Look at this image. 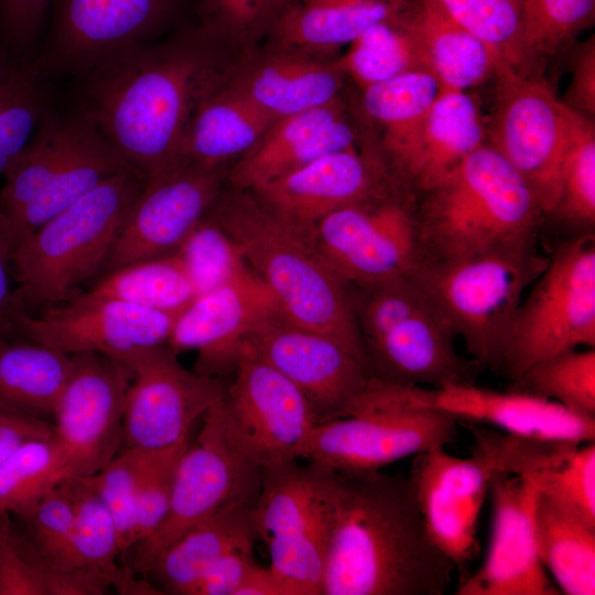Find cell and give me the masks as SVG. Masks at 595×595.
I'll list each match as a JSON object with an SVG mask.
<instances>
[{"label": "cell", "mask_w": 595, "mask_h": 595, "mask_svg": "<svg viewBox=\"0 0 595 595\" xmlns=\"http://www.w3.org/2000/svg\"><path fill=\"white\" fill-rule=\"evenodd\" d=\"M536 537L541 563L560 594H595V526L539 494Z\"/></svg>", "instance_id": "cell-37"}, {"label": "cell", "mask_w": 595, "mask_h": 595, "mask_svg": "<svg viewBox=\"0 0 595 595\" xmlns=\"http://www.w3.org/2000/svg\"><path fill=\"white\" fill-rule=\"evenodd\" d=\"M441 89L426 68L412 69L363 89V109L382 131L383 150L393 173L412 150Z\"/></svg>", "instance_id": "cell-35"}, {"label": "cell", "mask_w": 595, "mask_h": 595, "mask_svg": "<svg viewBox=\"0 0 595 595\" xmlns=\"http://www.w3.org/2000/svg\"><path fill=\"white\" fill-rule=\"evenodd\" d=\"M54 435L44 419L22 414L0 405V463L21 445Z\"/></svg>", "instance_id": "cell-56"}, {"label": "cell", "mask_w": 595, "mask_h": 595, "mask_svg": "<svg viewBox=\"0 0 595 595\" xmlns=\"http://www.w3.org/2000/svg\"><path fill=\"white\" fill-rule=\"evenodd\" d=\"M529 289L507 328L496 367L512 381L556 354L594 348V237L581 235L560 245Z\"/></svg>", "instance_id": "cell-9"}, {"label": "cell", "mask_w": 595, "mask_h": 595, "mask_svg": "<svg viewBox=\"0 0 595 595\" xmlns=\"http://www.w3.org/2000/svg\"><path fill=\"white\" fill-rule=\"evenodd\" d=\"M413 398L420 405L443 410L461 421L491 425L517 437L575 444L595 441V416L516 388L498 391L459 382L437 389L415 387Z\"/></svg>", "instance_id": "cell-25"}, {"label": "cell", "mask_w": 595, "mask_h": 595, "mask_svg": "<svg viewBox=\"0 0 595 595\" xmlns=\"http://www.w3.org/2000/svg\"><path fill=\"white\" fill-rule=\"evenodd\" d=\"M255 541H246L225 553L204 574L194 595H236L256 564Z\"/></svg>", "instance_id": "cell-54"}, {"label": "cell", "mask_w": 595, "mask_h": 595, "mask_svg": "<svg viewBox=\"0 0 595 595\" xmlns=\"http://www.w3.org/2000/svg\"><path fill=\"white\" fill-rule=\"evenodd\" d=\"M548 261L533 235L467 256L422 259L409 275L473 363L496 369L512 316Z\"/></svg>", "instance_id": "cell-6"}, {"label": "cell", "mask_w": 595, "mask_h": 595, "mask_svg": "<svg viewBox=\"0 0 595 595\" xmlns=\"http://www.w3.org/2000/svg\"><path fill=\"white\" fill-rule=\"evenodd\" d=\"M72 584L73 570L48 565L0 510V595H69Z\"/></svg>", "instance_id": "cell-45"}, {"label": "cell", "mask_w": 595, "mask_h": 595, "mask_svg": "<svg viewBox=\"0 0 595 595\" xmlns=\"http://www.w3.org/2000/svg\"><path fill=\"white\" fill-rule=\"evenodd\" d=\"M15 248L9 220L0 209V335L9 336L17 331V315L12 277V255Z\"/></svg>", "instance_id": "cell-57"}, {"label": "cell", "mask_w": 595, "mask_h": 595, "mask_svg": "<svg viewBox=\"0 0 595 595\" xmlns=\"http://www.w3.org/2000/svg\"><path fill=\"white\" fill-rule=\"evenodd\" d=\"M561 101L570 109L593 118L595 113V40L580 44L572 64V76Z\"/></svg>", "instance_id": "cell-55"}, {"label": "cell", "mask_w": 595, "mask_h": 595, "mask_svg": "<svg viewBox=\"0 0 595 595\" xmlns=\"http://www.w3.org/2000/svg\"><path fill=\"white\" fill-rule=\"evenodd\" d=\"M167 344L113 358L132 374L123 412L121 450H160L188 435L224 397L226 382L188 370Z\"/></svg>", "instance_id": "cell-15"}, {"label": "cell", "mask_w": 595, "mask_h": 595, "mask_svg": "<svg viewBox=\"0 0 595 595\" xmlns=\"http://www.w3.org/2000/svg\"><path fill=\"white\" fill-rule=\"evenodd\" d=\"M273 121L232 85H220L213 69L195 100L183 163L224 167L246 154Z\"/></svg>", "instance_id": "cell-29"}, {"label": "cell", "mask_w": 595, "mask_h": 595, "mask_svg": "<svg viewBox=\"0 0 595 595\" xmlns=\"http://www.w3.org/2000/svg\"><path fill=\"white\" fill-rule=\"evenodd\" d=\"M253 516L269 566L302 595H322L326 524L317 467L295 461L263 469Z\"/></svg>", "instance_id": "cell-16"}, {"label": "cell", "mask_w": 595, "mask_h": 595, "mask_svg": "<svg viewBox=\"0 0 595 595\" xmlns=\"http://www.w3.org/2000/svg\"><path fill=\"white\" fill-rule=\"evenodd\" d=\"M402 18L424 67L436 77L442 90L468 91L495 76L502 62L435 0H411Z\"/></svg>", "instance_id": "cell-31"}, {"label": "cell", "mask_w": 595, "mask_h": 595, "mask_svg": "<svg viewBox=\"0 0 595 595\" xmlns=\"http://www.w3.org/2000/svg\"><path fill=\"white\" fill-rule=\"evenodd\" d=\"M457 23L487 44L499 58L529 74L523 46L522 0H435Z\"/></svg>", "instance_id": "cell-43"}, {"label": "cell", "mask_w": 595, "mask_h": 595, "mask_svg": "<svg viewBox=\"0 0 595 595\" xmlns=\"http://www.w3.org/2000/svg\"><path fill=\"white\" fill-rule=\"evenodd\" d=\"M513 388L553 400L576 413L595 416V350L570 349L542 360Z\"/></svg>", "instance_id": "cell-44"}, {"label": "cell", "mask_w": 595, "mask_h": 595, "mask_svg": "<svg viewBox=\"0 0 595 595\" xmlns=\"http://www.w3.org/2000/svg\"><path fill=\"white\" fill-rule=\"evenodd\" d=\"M279 311L269 288L246 266L228 282L196 296L178 314L167 345L177 354L196 350L194 370L224 380L231 375L248 335Z\"/></svg>", "instance_id": "cell-23"}, {"label": "cell", "mask_w": 595, "mask_h": 595, "mask_svg": "<svg viewBox=\"0 0 595 595\" xmlns=\"http://www.w3.org/2000/svg\"><path fill=\"white\" fill-rule=\"evenodd\" d=\"M344 75L337 62L293 50L257 61L229 84L277 120L339 100Z\"/></svg>", "instance_id": "cell-30"}, {"label": "cell", "mask_w": 595, "mask_h": 595, "mask_svg": "<svg viewBox=\"0 0 595 595\" xmlns=\"http://www.w3.org/2000/svg\"><path fill=\"white\" fill-rule=\"evenodd\" d=\"M402 12L368 28L337 61L344 74L361 89L412 69L425 68Z\"/></svg>", "instance_id": "cell-41"}, {"label": "cell", "mask_w": 595, "mask_h": 595, "mask_svg": "<svg viewBox=\"0 0 595 595\" xmlns=\"http://www.w3.org/2000/svg\"><path fill=\"white\" fill-rule=\"evenodd\" d=\"M153 451L137 447L123 448L98 473L91 475L112 515L120 554L131 551L138 541L139 485Z\"/></svg>", "instance_id": "cell-49"}, {"label": "cell", "mask_w": 595, "mask_h": 595, "mask_svg": "<svg viewBox=\"0 0 595 595\" xmlns=\"http://www.w3.org/2000/svg\"><path fill=\"white\" fill-rule=\"evenodd\" d=\"M461 420L418 404L413 386L372 376L353 415L317 424L302 458L335 470H380L422 452L445 447Z\"/></svg>", "instance_id": "cell-8"}, {"label": "cell", "mask_w": 595, "mask_h": 595, "mask_svg": "<svg viewBox=\"0 0 595 595\" xmlns=\"http://www.w3.org/2000/svg\"><path fill=\"white\" fill-rule=\"evenodd\" d=\"M53 0H0V44L33 60Z\"/></svg>", "instance_id": "cell-53"}, {"label": "cell", "mask_w": 595, "mask_h": 595, "mask_svg": "<svg viewBox=\"0 0 595 595\" xmlns=\"http://www.w3.org/2000/svg\"><path fill=\"white\" fill-rule=\"evenodd\" d=\"M357 132L340 100L274 120L227 173L238 191L255 188L329 152L356 145Z\"/></svg>", "instance_id": "cell-27"}, {"label": "cell", "mask_w": 595, "mask_h": 595, "mask_svg": "<svg viewBox=\"0 0 595 595\" xmlns=\"http://www.w3.org/2000/svg\"><path fill=\"white\" fill-rule=\"evenodd\" d=\"M552 215L573 226L595 221V126L593 118L576 115L560 175V191Z\"/></svg>", "instance_id": "cell-46"}, {"label": "cell", "mask_w": 595, "mask_h": 595, "mask_svg": "<svg viewBox=\"0 0 595 595\" xmlns=\"http://www.w3.org/2000/svg\"><path fill=\"white\" fill-rule=\"evenodd\" d=\"M74 512L73 556L77 567L94 569L108 576L121 594H160L149 582L136 578L130 566H119L118 536L112 515L93 476L63 480Z\"/></svg>", "instance_id": "cell-36"}, {"label": "cell", "mask_w": 595, "mask_h": 595, "mask_svg": "<svg viewBox=\"0 0 595 595\" xmlns=\"http://www.w3.org/2000/svg\"><path fill=\"white\" fill-rule=\"evenodd\" d=\"M131 370L100 353L73 355V368L55 405L54 436L66 458V478L98 473L120 451Z\"/></svg>", "instance_id": "cell-18"}, {"label": "cell", "mask_w": 595, "mask_h": 595, "mask_svg": "<svg viewBox=\"0 0 595 595\" xmlns=\"http://www.w3.org/2000/svg\"><path fill=\"white\" fill-rule=\"evenodd\" d=\"M23 521L25 536L48 565L60 570L80 569L73 556L74 512L63 480L48 490Z\"/></svg>", "instance_id": "cell-50"}, {"label": "cell", "mask_w": 595, "mask_h": 595, "mask_svg": "<svg viewBox=\"0 0 595 595\" xmlns=\"http://www.w3.org/2000/svg\"><path fill=\"white\" fill-rule=\"evenodd\" d=\"M422 195L416 219L424 260L467 256L537 235L544 215L527 183L488 142Z\"/></svg>", "instance_id": "cell-4"}, {"label": "cell", "mask_w": 595, "mask_h": 595, "mask_svg": "<svg viewBox=\"0 0 595 595\" xmlns=\"http://www.w3.org/2000/svg\"><path fill=\"white\" fill-rule=\"evenodd\" d=\"M354 296L374 377L430 389L473 382L476 365L458 355L455 335L410 275L357 289Z\"/></svg>", "instance_id": "cell-7"}, {"label": "cell", "mask_w": 595, "mask_h": 595, "mask_svg": "<svg viewBox=\"0 0 595 595\" xmlns=\"http://www.w3.org/2000/svg\"><path fill=\"white\" fill-rule=\"evenodd\" d=\"M143 184L133 170L113 175L15 246L12 277L19 312L36 314L66 302L102 271Z\"/></svg>", "instance_id": "cell-5"}, {"label": "cell", "mask_w": 595, "mask_h": 595, "mask_svg": "<svg viewBox=\"0 0 595 595\" xmlns=\"http://www.w3.org/2000/svg\"><path fill=\"white\" fill-rule=\"evenodd\" d=\"M495 105L486 142L517 171L543 214H553L563 160L578 112L542 79L501 62L495 73Z\"/></svg>", "instance_id": "cell-10"}, {"label": "cell", "mask_w": 595, "mask_h": 595, "mask_svg": "<svg viewBox=\"0 0 595 595\" xmlns=\"http://www.w3.org/2000/svg\"><path fill=\"white\" fill-rule=\"evenodd\" d=\"M236 595H302L301 591L270 566H252Z\"/></svg>", "instance_id": "cell-58"}, {"label": "cell", "mask_w": 595, "mask_h": 595, "mask_svg": "<svg viewBox=\"0 0 595 595\" xmlns=\"http://www.w3.org/2000/svg\"><path fill=\"white\" fill-rule=\"evenodd\" d=\"M205 34L131 47L79 79L78 106L144 182L184 164L195 100L214 69Z\"/></svg>", "instance_id": "cell-2"}, {"label": "cell", "mask_w": 595, "mask_h": 595, "mask_svg": "<svg viewBox=\"0 0 595 595\" xmlns=\"http://www.w3.org/2000/svg\"><path fill=\"white\" fill-rule=\"evenodd\" d=\"M178 314L76 293L36 314L19 312L17 331L62 353L110 357L167 344Z\"/></svg>", "instance_id": "cell-20"}, {"label": "cell", "mask_w": 595, "mask_h": 595, "mask_svg": "<svg viewBox=\"0 0 595 595\" xmlns=\"http://www.w3.org/2000/svg\"><path fill=\"white\" fill-rule=\"evenodd\" d=\"M253 504L229 506L194 526L161 551L144 575L162 594L194 595L209 567L225 553L258 537Z\"/></svg>", "instance_id": "cell-32"}, {"label": "cell", "mask_w": 595, "mask_h": 595, "mask_svg": "<svg viewBox=\"0 0 595 595\" xmlns=\"http://www.w3.org/2000/svg\"><path fill=\"white\" fill-rule=\"evenodd\" d=\"M224 177V167L185 163L145 181L102 271L175 252L215 204Z\"/></svg>", "instance_id": "cell-19"}, {"label": "cell", "mask_w": 595, "mask_h": 595, "mask_svg": "<svg viewBox=\"0 0 595 595\" xmlns=\"http://www.w3.org/2000/svg\"><path fill=\"white\" fill-rule=\"evenodd\" d=\"M483 451L495 470L530 482L540 495L595 526V442H548L490 431Z\"/></svg>", "instance_id": "cell-26"}, {"label": "cell", "mask_w": 595, "mask_h": 595, "mask_svg": "<svg viewBox=\"0 0 595 595\" xmlns=\"http://www.w3.org/2000/svg\"><path fill=\"white\" fill-rule=\"evenodd\" d=\"M523 46L530 60L553 55L595 19V0H522Z\"/></svg>", "instance_id": "cell-48"}, {"label": "cell", "mask_w": 595, "mask_h": 595, "mask_svg": "<svg viewBox=\"0 0 595 595\" xmlns=\"http://www.w3.org/2000/svg\"><path fill=\"white\" fill-rule=\"evenodd\" d=\"M315 466L326 524L322 595L447 591L455 566L430 539L409 476Z\"/></svg>", "instance_id": "cell-1"}, {"label": "cell", "mask_w": 595, "mask_h": 595, "mask_svg": "<svg viewBox=\"0 0 595 595\" xmlns=\"http://www.w3.org/2000/svg\"><path fill=\"white\" fill-rule=\"evenodd\" d=\"M181 0H53L50 25L33 58L45 80L83 78L104 61L149 43Z\"/></svg>", "instance_id": "cell-14"}, {"label": "cell", "mask_w": 595, "mask_h": 595, "mask_svg": "<svg viewBox=\"0 0 595 595\" xmlns=\"http://www.w3.org/2000/svg\"><path fill=\"white\" fill-rule=\"evenodd\" d=\"M129 170L133 169L98 130L10 223L15 246L104 181Z\"/></svg>", "instance_id": "cell-38"}, {"label": "cell", "mask_w": 595, "mask_h": 595, "mask_svg": "<svg viewBox=\"0 0 595 595\" xmlns=\"http://www.w3.org/2000/svg\"><path fill=\"white\" fill-rule=\"evenodd\" d=\"M209 214L269 288L283 316L336 338L366 360L350 286L312 239L245 191L220 192Z\"/></svg>", "instance_id": "cell-3"}, {"label": "cell", "mask_w": 595, "mask_h": 595, "mask_svg": "<svg viewBox=\"0 0 595 595\" xmlns=\"http://www.w3.org/2000/svg\"><path fill=\"white\" fill-rule=\"evenodd\" d=\"M175 252L197 296L228 282L247 266L231 238L209 212Z\"/></svg>", "instance_id": "cell-47"}, {"label": "cell", "mask_w": 595, "mask_h": 595, "mask_svg": "<svg viewBox=\"0 0 595 595\" xmlns=\"http://www.w3.org/2000/svg\"><path fill=\"white\" fill-rule=\"evenodd\" d=\"M64 451L53 435L30 441L0 463V510L25 519L66 478Z\"/></svg>", "instance_id": "cell-42"}, {"label": "cell", "mask_w": 595, "mask_h": 595, "mask_svg": "<svg viewBox=\"0 0 595 595\" xmlns=\"http://www.w3.org/2000/svg\"><path fill=\"white\" fill-rule=\"evenodd\" d=\"M490 539L480 566L466 575L457 595H559L538 552V489L505 473L493 477Z\"/></svg>", "instance_id": "cell-22"}, {"label": "cell", "mask_w": 595, "mask_h": 595, "mask_svg": "<svg viewBox=\"0 0 595 595\" xmlns=\"http://www.w3.org/2000/svg\"><path fill=\"white\" fill-rule=\"evenodd\" d=\"M484 142L486 126L477 101L467 91L441 89L412 150L394 174L404 187L423 194Z\"/></svg>", "instance_id": "cell-28"}, {"label": "cell", "mask_w": 595, "mask_h": 595, "mask_svg": "<svg viewBox=\"0 0 595 595\" xmlns=\"http://www.w3.org/2000/svg\"><path fill=\"white\" fill-rule=\"evenodd\" d=\"M220 409L231 442L263 469L302 458L317 425L303 393L246 339Z\"/></svg>", "instance_id": "cell-12"}, {"label": "cell", "mask_w": 595, "mask_h": 595, "mask_svg": "<svg viewBox=\"0 0 595 595\" xmlns=\"http://www.w3.org/2000/svg\"><path fill=\"white\" fill-rule=\"evenodd\" d=\"M73 368V355L0 335V405L30 416L53 415Z\"/></svg>", "instance_id": "cell-34"}, {"label": "cell", "mask_w": 595, "mask_h": 595, "mask_svg": "<svg viewBox=\"0 0 595 595\" xmlns=\"http://www.w3.org/2000/svg\"><path fill=\"white\" fill-rule=\"evenodd\" d=\"M85 293L175 314L197 296L176 252L111 270Z\"/></svg>", "instance_id": "cell-40"}, {"label": "cell", "mask_w": 595, "mask_h": 595, "mask_svg": "<svg viewBox=\"0 0 595 595\" xmlns=\"http://www.w3.org/2000/svg\"><path fill=\"white\" fill-rule=\"evenodd\" d=\"M385 190L383 164L356 144L322 155L251 192L272 214L311 239L325 216Z\"/></svg>", "instance_id": "cell-24"}, {"label": "cell", "mask_w": 595, "mask_h": 595, "mask_svg": "<svg viewBox=\"0 0 595 595\" xmlns=\"http://www.w3.org/2000/svg\"><path fill=\"white\" fill-rule=\"evenodd\" d=\"M50 83L33 60L0 44V175L7 172L54 107Z\"/></svg>", "instance_id": "cell-39"}, {"label": "cell", "mask_w": 595, "mask_h": 595, "mask_svg": "<svg viewBox=\"0 0 595 595\" xmlns=\"http://www.w3.org/2000/svg\"><path fill=\"white\" fill-rule=\"evenodd\" d=\"M411 0H295L271 29L291 50L349 45L371 25L402 12Z\"/></svg>", "instance_id": "cell-33"}, {"label": "cell", "mask_w": 595, "mask_h": 595, "mask_svg": "<svg viewBox=\"0 0 595 595\" xmlns=\"http://www.w3.org/2000/svg\"><path fill=\"white\" fill-rule=\"evenodd\" d=\"M220 401L203 416L198 435L178 461L163 521L131 549L136 574H144L161 551L194 526L229 506L257 501L262 468L231 442Z\"/></svg>", "instance_id": "cell-11"}, {"label": "cell", "mask_w": 595, "mask_h": 595, "mask_svg": "<svg viewBox=\"0 0 595 595\" xmlns=\"http://www.w3.org/2000/svg\"><path fill=\"white\" fill-rule=\"evenodd\" d=\"M191 434L171 446L154 450L151 455L138 491L137 543L149 537L167 512L176 467L192 442Z\"/></svg>", "instance_id": "cell-51"}, {"label": "cell", "mask_w": 595, "mask_h": 595, "mask_svg": "<svg viewBox=\"0 0 595 595\" xmlns=\"http://www.w3.org/2000/svg\"><path fill=\"white\" fill-rule=\"evenodd\" d=\"M295 0H204L205 28L214 34L249 40L271 30Z\"/></svg>", "instance_id": "cell-52"}, {"label": "cell", "mask_w": 595, "mask_h": 595, "mask_svg": "<svg viewBox=\"0 0 595 595\" xmlns=\"http://www.w3.org/2000/svg\"><path fill=\"white\" fill-rule=\"evenodd\" d=\"M495 472L475 453L469 457L436 447L412 457L409 478L435 547L464 569L478 553V520Z\"/></svg>", "instance_id": "cell-21"}, {"label": "cell", "mask_w": 595, "mask_h": 595, "mask_svg": "<svg viewBox=\"0 0 595 595\" xmlns=\"http://www.w3.org/2000/svg\"><path fill=\"white\" fill-rule=\"evenodd\" d=\"M247 340L303 393L317 424L350 416L372 377L361 356L280 311L260 322Z\"/></svg>", "instance_id": "cell-17"}, {"label": "cell", "mask_w": 595, "mask_h": 595, "mask_svg": "<svg viewBox=\"0 0 595 595\" xmlns=\"http://www.w3.org/2000/svg\"><path fill=\"white\" fill-rule=\"evenodd\" d=\"M385 190L321 219L311 239L350 288L409 275L422 260L416 207Z\"/></svg>", "instance_id": "cell-13"}]
</instances>
